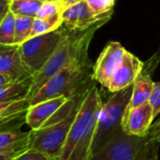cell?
Here are the masks:
<instances>
[{"mask_svg":"<svg viewBox=\"0 0 160 160\" xmlns=\"http://www.w3.org/2000/svg\"><path fill=\"white\" fill-rule=\"evenodd\" d=\"M150 103L154 109V117L156 118L160 113V82H155V87L150 98Z\"/></svg>","mask_w":160,"mask_h":160,"instance_id":"cell-25","label":"cell"},{"mask_svg":"<svg viewBox=\"0 0 160 160\" xmlns=\"http://www.w3.org/2000/svg\"><path fill=\"white\" fill-rule=\"evenodd\" d=\"M143 70V63L130 52L124 53L123 61L113 75L108 90L111 93L118 92L134 83L135 80Z\"/></svg>","mask_w":160,"mask_h":160,"instance_id":"cell-12","label":"cell"},{"mask_svg":"<svg viewBox=\"0 0 160 160\" xmlns=\"http://www.w3.org/2000/svg\"><path fill=\"white\" fill-rule=\"evenodd\" d=\"M90 68L91 62H79L63 68L30 98V105L60 97L70 98L88 90L95 84L91 82L94 79Z\"/></svg>","mask_w":160,"mask_h":160,"instance_id":"cell-5","label":"cell"},{"mask_svg":"<svg viewBox=\"0 0 160 160\" xmlns=\"http://www.w3.org/2000/svg\"><path fill=\"white\" fill-rule=\"evenodd\" d=\"M154 87L155 82H153L151 76L149 73L142 70L133 83V92L127 111L149 102L154 91Z\"/></svg>","mask_w":160,"mask_h":160,"instance_id":"cell-14","label":"cell"},{"mask_svg":"<svg viewBox=\"0 0 160 160\" xmlns=\"http://www.w3.org/2000/svg\"><path fill=\"white\" fill-rule=\"evenodd\" d=\"M42 3H45V2H55V1H59V0H40Z\"/></svg>","mask_w":160,"mask_h":160,"instance_id":"cell-28","label":"cell"},{"mask_svg":"<svg viewBox=\"0 0 160 160\" xmlns=\"http://www.w3.org/2000/svg\"><path fill=\"white\" fill-rule=\"evenodd\" d=\"M68 99V98L60 97L30 106L26 113V124L31 130L39 129Z\"/></svg>","mask_w":160,"mask_h":160,"instance_id":"cell-13","label":"cell"},{"mask_svg":"<svg viewBox=\"0 0 160 160\" xmlns=\"http://www.w3.org/2000/svg\"><path fill=\"white\" fill-rule=\"evenodd\" d=\"M67 30V28H59L50 33L30 38L22 44L19 45L22 59L33 76L38 73L52 57Z\"/></svg>","mask_w":160,"mask_h":160,"instance_id":"cell-7","label":"cell"},{"mask_svg":"<svg viewBox=\"0 0 160 160\" xmlns=\"http://www.w3.org/2000/svg\"><path fill=\"white\" fill-rule=\"evenodd\" d=\"M42 2L40 0H11L9 11L15 16H26L36 18Z\"/></svg>","mask_w":160,"mask_h":160,"instance_id":"cell-17","label":"cell"},{"mask_svg":"<svg viewBox=\"0 0 160 160\" xmlns=\"http://www.w3.org/2000/svg\"><path fill=\"white\" fill-rule=\"evenodd\" d=\"M34 21H35L34 17L16 16L15 38H14L15 45H21L24 41L30 38L33 30Z\"/></svg>","mask_w":160,"mask_h":160,"instance_id":"cell-19","label":"cell"},{"mask_svg":"<svg viewBox=\"0 0 160 160\" xmlns=\"http://www.w3.org/2000/svg\"><path fill=\"white\" fill-rule=\"evenodd\" d=\"M160 126L152 125L144 137L125 133L122 128L91 160H158Z\"/></svg>","mask_w":160,"mask_h":160,"instance_id":"cell-4","label":"cell"},{"mask_svg":"<svg viewBox=\"0 0 160 160\" xmlns=\"http://www.w3.org/2000/svg\"><path fill=\"white\" fill-rule=\"evenodd\" d=\"M57 13H62V8L59 1L55 2H45L42 3L40 8L38 9L36 18H44L55 15Z\"/></svg>","mask_w":160,"mask_h":160,"instance_id":"cell-23","label":"cell"},{"mask_svg":"<svg viewBox=\"0 0 160 160\" xmlns=\"http://www.w3.org/2000/svg\"><path fill=\"white\" fill-rule=\"evenodd\" d=\"M88 90L70 98L39 129L30 130L31 149L47 155L52 160H59L80 106Z\"/></svg>","mask_w":160,"mask_h":160,"instance_id":"cell-3","label":"cell"},{"mask_svg":"<svg viewBox=\"0 0 160 160\" xmlns=\"http://www.w3.org/2000/svg\"><path fill=\"white\" fill-rule=\"evenodd\" d=\"M32 77L22 59L19 45L0 44V85L25 81Z\"/></svg>","mask_w":160,"mask_h":160,"instance_id":"cell-8","label":"cell"},{"mask_svg":"<svg viewBox=\"0 0 160 160\" xmlns=\"http://www.w3.org/2000/svg\"><path fill=\"white\" fill-rule=\"evenodd\" d=\"M32 78L22 82H12L5 85H0V102L28 98L33 82Z\"/></svg>","mask_w":160,"mask_h":160,"instance_id":"cell-15","label":"cell"},{"mask_svg":"<svg viewBox=\"0 0 160 160\" xmlns=\"http://www.w3.org/2000/svg\"><path fill=\"white\" fill-rule=\"evenodd\" d=\"M63 25L62 13H57L52 16L44 18H35L33 30L30 38H34L42 34L55 31Z\"/></svg>","mask_w":160,"mask_h":160,"instance_id":"cell-16","label":"cell"},{"mask_svg":"<svg viewBox=\"0 0 160 160\" xmlns=\"http://www.w3.org/2000/svg\"><path fill=\"white\" fill-rule=\"evenodd\" d=\"M112 13L113 10L104 14H96L85 0L71 6L62 12L63 24L68 30L82 31L98 22H108Z\"/></svg>","mask_w":160,"mask_h":160,"instance_id":"cell-10","label":"cell"},{"mask_svg":"<svg viewBox=\"0 0 160 160\" xmlns=\"http://www.w3.org/2000/svg\"><path fill=\"white\" fill-rule=\"evenodd\" d=\"M30 106V100L28 98L0 102V119L25 113Z\"/></svg>","mask_w":160,"mask_h":160,"instance_id":"cell-20","label":"cell"},{"mask_svg":"<svg viewBox=\"0 0 160 160\" xmlns=\"http://www.w3.org/2000/svg\"><path fill=\"white\" fill-rule=\"evenodd\" d=\"M13 160H52L47 155L34 149H29L22 155L19 156Z\"/></svg>","mask_w":160,"mask_h":160,"instance_id":"cell-24","label":"cell"},{"mask_svg":"<svg viewBox=\"0 0 160 160\" xmlns=\"http://www.w3.org/2000/svg\"><path fill=\"white\" fill-rule=\"evenodd\" d=\"M86 2L96 14H104L112 10L115 0H86Z\"/></svg>","mask_w":160,"mask_h":160,"instance_id":"cell-22","label":"cell"},{"mask_svg":"<svg viewBox=\"0 0 160 160\" xmlns=\"http://www.w3.org/2000/svg\"><path fill=\"white\" fill-rule=\"evenodd\" d=\"M125 52L126 49L120 42H110L103 49L93 67V79L108 89L113 75L123 61Z\"/></svg>","mask_w":160,"mask_h":160,"instance_id":"cell-9","label":"cell"},{"mask_svg":"<svg viewBox=\"0 0 160 160\" xmlns=\"http://www.w3.org/2000/svg\"><path fill=\"white\" fill-rule=\"evenodd\" d=\"M133 92V84L112 93L103 102L93 142V156L99 151L122 128V122Z\"/></svg>","mask_w":160,"mask_h":160,"instance_id":"cell-6","label":"cell"},{"mask_svg":"<svg viewBox=\"0 0 160 160\" xmlns=\"http://www.w3.org/2000/svg\"><path fill=\"white\" fill-rule=\"evenodd\" d=\"M83 1H85V0H59L61 8H62V12L64 10H66L67 8H70L71 6H74L76 4H79Z\"/></svg>","mask_w":160,"mask_h":160,"instance_id":"cell-27","label":"cell"},{"mask_svg":"<svg viewBox=\"0 0 160 160\" xmlns=\"http://www.w3.org/2000/svg\"><path fill=\"white\" fill-rule=\"evenodd\" d=\"M107 22H98L82 31L67 30L55 52L45 64V66L32 78V85L28 99L50 80L53 75L63 68L79 62H90L88 57V48L90 42L98 28Z\"/></svg>","mask_w":160,"mask_h":160,"instance_id":"cell-2","label":"cell"},{"mask_svg":"<svg viewBox=\"0 0 160 160\" xmlns=\"http://www.w3.org/2000/svg\"><path fill=\"white\" fill-rule=\"evenodd\" d=\"M102 106L100 93L94 84L80 106L59 160L92 159L93 142Z\"/></svg>","mask_w":160,"mask_h":160,"instance_id":"cell-1","label":"cell"},{"mask_svg":"<svg viewBox=\"0 0 160 160\" xmlns=\"http://www.w3.org/2000/svg\"><path fill=\"white\" fill-rule=\"evenodd\" d=\"M158 123L159 124V126H160V119H159V120H158Z\"/></svg>","mask_w":160,"mask_h":160,"instance_id":"cell-29","label":"cell"},{"mask_svg":"<svg viewBox=\"0 0 160 160\" xmlns=\"http://www.w3.org/2000/svg\"><path fill=\"white\" fill-rule=\"evenodd\" d=\"M30 135V131L22 132L21 129L12 131H2L0 132V150L4 149L8 145H10L16 142L27 138Z\"/></svg>","mask_w":160,"mask_h":160,"instance_id":"cell-21","label":"cell"},{"mask_svg":"<svg viewBox=\"0 0 160 160\" xmlns=\"http://www.w3.org/2000/svg\"><path fill=\"white\" fill-rule=\"evenodd\" d=\"M15 24L16 16L9 11L3 19L0 20V44L15 45Z\"/></svg>","mask_w":160,"mask_h":160,"instance_id":"cell-18","label":"cell"},{"mask_svg":"<svg viewBox=\"0 0 160 160\" xmlns=\"http://www.w3.org/2000/svg\"><path fill=\"white\" fill-rule=\"evenodd\" d=\"M11 0H0V20L9 12V5Z\"/></svg>","mask_w":160,"mask_h":160,"instance_id":"cell-26","label":"cell"},{"mask_svg":"<svg viewBox=\"0 0 160 160\" xmlns=\"http://www.w3.org/2000/svg\"><path fill=\"white\" fill-rule=\"evenodd\" d=\"M154 119V109L149 101L126 111L122 129L128 135L144 137L149 133Z\"/></svg>","mask_w":160,"mask_h":160,"instance_id":"cell-11","label":"cell"}]
</instances>
